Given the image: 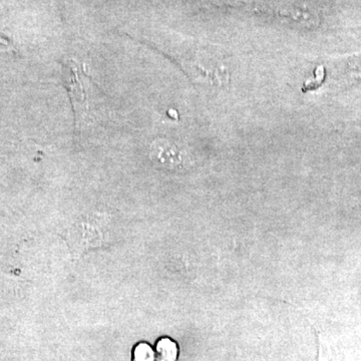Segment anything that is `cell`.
I'll return each mask as SVG.
<instances>
[{
  "instance_id": "277c9868",
  "label": "cell",
  "mask_w": 361,
  "mask_h": 361,
  "mask_svg": "<svg viewBox=\"0 0 361 361\" xmlns=\"http://www.w3.org/2000/svg\"><path fill=\"white\" fill-rule=\"evenodd\" d=\"M135 358H137V361H154L155 356L149 345L142 344L135 351Z\"/></svg>"
},
{
  "instance_id": "7a4b0ae2",
  "label": "cell",
  "mask_w": 361,
  "mask_h": 361,
  "mask_svg": "<svg viewBox=\"0 0 361 361\" xmlns=\"http://www.w3.org/2000/svg\"><path fill=\"white\" fill-rule=\"evenodd\" d=\"M152 159L164 165H172L180 161V154L176 147L169 142H155L151 149Z\"/></svg>"
},
{
  "instance_id": "6da1fadb",
  "label": "cell",
  "mask_w": 361,
  "mask_h": 361,
  "mask_svg": "<svg viewBox=\"0 0 361 361\" xmlns=\"http://www.w3.org/2000/svg\"><path fill=\"white\" fill-rule=\"evenodd\" d=\"M63 78H65V85L66 89L70 92L71 102H73V109L78 111V109H82L85 104V92L82 89V82L78 78L77 68L73 65L66 66L63 70Z\"/></svg>"
},
{
  "instance_id": "3957f363",
  "label": "cell",
  "mask_w": 361,
  "mask_h": 361,
  "mask_svg": "<svg viewBox=\"0 0 361 361\" xmlns=\"http://www.w3.org/2000/svg\"><path fill=\"white\" fill-rule=\"evenodd\" d=\"M178 348L170 339H163L157 346V356L159 361H175L177 360Z\"/></svg>"
}]
</instances>
